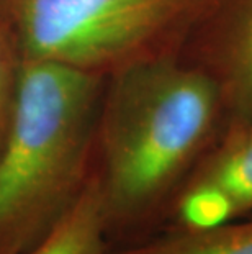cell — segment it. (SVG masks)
Segmentation results:
<instances>
[{
	"label": "cell",
	"mask_w": 252,
	"mask_h": 254,
	"mask_svg": "<svg viewBox=\"0 0 252 254\" xmlns=\"http://www.w3.org/2000/svg\"><path fill=\"white\" fill-rule=\"evenodd\" d=\"M105 82L94 171L115 250L164 228L229 115L218 85L182 53L131 64Z\"/></svg>",
	"instance_id": "1"
},
{
	"label": "cell",
	"mask_w": 252,
	"mask_h": 254,
	"mask_svg": "<svg viewBox=\"0 0 252 254\" xmlns=\"http://www.w3.org/2000/svg\"><path fill=\"white\" fill-rule=\"evenodd\" d=\"M105 80L52 61H20L0 149V254L35 248L82 190Z\"/></svg>",
	"instance_id": "2"
},
{
	"label": "cell",
	"mask_w": 252,
	"mask_h": 254,
	"mask_svg": "<svg viewBox=\"0 0 252 254\" xmlns=\"http://www.w3.org/2000/svg\"><path fill=\"white\" fill-rule=\"evenodd\" d=\"M208 0H3L21 59L108 77L180 53Z\"/></svg>",
	"instance_id": "3"
},
{
	"label": "cell",
	"mask_w": 252,
	"mask_h": 254,
	"mask_svg": "<svg viewBox=\"0 0 252 254\" xmlns=\"http://www.w3.org/2000/svg\"><path fill=\"white\" fill-rule=\"evenodd\" d=\"M180 53L218 85L229 125L252 122V0H208Z\"/></svg>",
	"instance_id": "4"
},
{
	"label": "cell",
	"mask_w": 252,
	"mask_h": 254,
	"mask_svg": "<svg viewBox=\"0 0 252 254\" xmlns=\"http://www.w3.org/2000/svg\"><path fill=\"white\" fill-rule=\"evenodd\" d=\"M187 182L218 189L234 217L252 213V122L229 125ZM185 182V184H187Z\"/></svg>",
	"instance_id": "5"
},
{
	"label": "cell",
	"mask_w": 252,
	"mask_h": 254,
	"mask_svg": "<svg viewBox=\"0 0 252 254\" xmlns=\"http://www.w3.org/2000/svg\"><path fill=\"white\" fill-rule=\"evenodd\" d=\"M108 251L103 202L92 161V171L76 200L38 245L25 254H106Z\"/></svg>",
	"instance_id": "6"
},
{
	"label": "cell",
	"mask_w": 252,
	"mask_h": 254,
	"mask_svg": "<svg viewBox=\"0 0 252 254\" xmlns=\"http://www.w3.org/2000/svg\"><path fill=\"white\" fill-rule=\"evenodd\" d=\"M106 254H252V213L243 221L238 218L205 231L165 226L146 240Z\"/></svg>",
	"instance_id": "7"
},
{
	"label": "cell",
	"mask_w": 252,
	"mask_h": 254,
	"mask_svg": "<svg viewBox=\"0 0 252 254\" xmlns=\"http://www.w3.org/2000/svg\"><path fill=\"white\" fill-rule=\"evenodd\" d=\"M21 58L12 35L0 25V149L12 118L15 97H17L18 71Z\"/></svg>",
	"instance_id": "8"
},
{
	"label": "cell",
	"mask_w": 252,
	"mask_h": 254,
	"mask_svg": "<svg viewBox=\"0 0 252 254\" xmlns=\"http://www.w3.org/2000/svg\"><path fill=\"white\" fill-rule=\"evenodd\" d=\"M3 3V0H0V5H2Z\"/></svg>",
	"instance_id": "9"
}]
</instances>
